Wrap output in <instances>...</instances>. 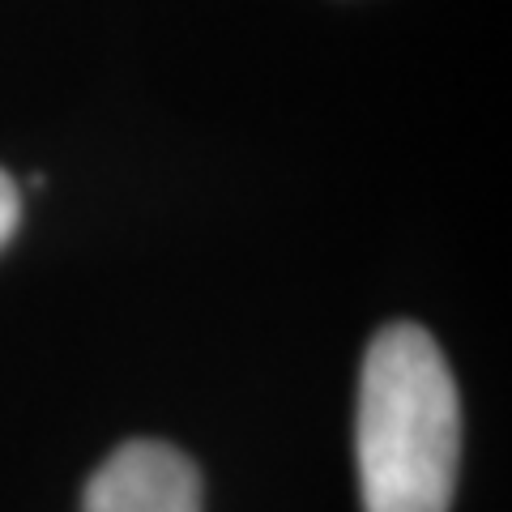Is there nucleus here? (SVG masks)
<instances>
[{
	"label": "nucleus",
	"instance_id": "nucleus-1",
	"mask_svg": "<svg viewBox=\"0 0 512 512\" xmlns=\"http://www.w3.org/2000/svg\"><path fill=\"white\" fill-rule=\"evenodd\" d=\"M355 461L367 512H448L461 461V402L436 338L380 329L359 376Z\"/></svg>",
	"mask_w": 512,
	"mask_h": 512
},
{
	"label": "nucleus",
	"instance_id": "nucleus-2",
	"mask_svg": "<svg viewBox=\"0 0 512 512\" xmlns=\"http://www.w3.org/2000/svg\"><path fill=\"white\" fill-rule=\"evenodd\" d=\"M82 512H201L197 466L171 444H120L86 483Z\"/></svg>",
	"mask_w": 512,
	"mask_h": 512
},
{
	"label": "nucleus",
	"instance_id": "nucleus-3",
	"mask_svg": "<svg viewBox=\"0 0 512 512\" xmlns=\"http://www.w3.org/2000/svg\"><path fill=\"white\" fill-rule=\"evenodd\" d=\"M18 218H22V205H18V184L0 171V248L9 244V235L18 231Z\"/></svg>",
	"mask_w": 512,
	"mask_h": 512
}]
</instances>
